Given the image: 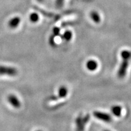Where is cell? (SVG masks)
I'll return each instance as SVG.
<instances>
[{
	"label": "cell",
	"instance_id": "cell-1",
	"mask_svg": "<svg viewBox=\"0 0 131 131\" xmlns=\"http://www.w3.org/2000/svg\"><path fill=\"white\" fill-rule=\"evenodd\" d=\"M90 119V115L87 114L84 116L79 115L75 119L76 131H84L86 124Z\"/></svg>",
	"mask_w": 131,
	"mask_h": 131
},
{
	"label": "cell",
	"instance_id": "cell-2",
	"mask_svg": "<svg viewBox=\"0 0 131 131\" xmlns=\"http://www.w3.org/2000/svg\"><path fill=\"white\" fill-rule=\"evenodd\" d=\"M18 74V70L14 67L0 66V75L15 77Z\"/></svg>",
	"mask_w": 131,
	"mask_h": 131
},
{
	"label": "cell",
	"instance_id": "cell-3",
	"mask_svg": "<svg viewBox=\"0 0 131 131\" xmlns=\"http://www.w3.org/2000/svg\"><path fill=\"white\" fill-rule=\"evenodd\" d=\"M94 117L97 118L100 120L103 121L105 123H111L112 120V118L111 116L107 113L100 112V111H94L93 112Z\"/></svg>",
	"mask_w": 131,
	"mask_h": 131
},
{
	"label": "cell",
	"instance_id": "cell-4",
	"mask_svg": "<svg viewBox=\"0 0 131 131\" xmlns=\"http://www.w3.org/2000/svg\"><path fill=\"white\" fill-rule=\"evenodd\" d=\"M129 66V60H123V61L119 66L118 70V77L119 78H123L126 75L127 69Z\"/></svg>",
	"mask_w": 131,
	"mask_h": 131
},
{
	"label": "cell",
	"instance_id": "cell-5",
	"mask_svg": "<svg viewBox=\"0 0 131 131\" xmlns=\"http://www.w3.org/2000/svg\"><path fill=\"white\" fill-rule=\"evenodd\" d=\"M68 88L64 86H62L59 88L58 95L51 96L50 97V100L52 101H55V100H57L60 99V98H64L68 95Z\"/></svg>",
	"mask_w": 131,
	"mask_h": 131
},
{
	"label": "cell",
	"instance_id": "cell-6",
	"mask_svg": "<svg viewBox=\"0 0 131 131\" xmlns=\"http://www.w3.org/2000/svg\"><path fill=\"white\" fill-rule=\"evenodd\" d=\"M7 100L8 102L14 108H15V109H19V108H20L21 106L20 101L19 100L18 98L16 97L15 95L10 94L9 95H8Z\"/></svg>",
	"mask_w": 131,
	"mask_h": 131
},
{
	"label": "cell",
	"instance_id": "cell-7",
	"mask_svg": "<svg viewBox=\"0 0 131 131\" xmlns=\"http://www.w3.org/2000/svg\"><path fill=\"white\" fill-rule=\"evenodd\" d=\"M98 66V64L95 60H89L86 62V67L87 69L89 71H95L97 69Z\"/></svg>",
	"mask_w": 131,
	"mask_h": 131
},
{
	"label": "cell",
	"instance_id": "cell-8",
	"mask_svg": "<svg viewBox=\"0 0 131 131\" xmlns=\"http://www.w3.org/2000/svg\"><path fill=\"white\" fill-rule=\"evenodd\" d=\"M21 22L20 18L18 16H15V17L11 18L8 22V26L10 28L15 29L19 26Z\"/></svg>",
	"mask_w": 131,
	"mask_h": 131
},
{
	"label": "cell",
	"instance_id": "cell-9",
	"mask_svg": "<svg viewBox=\"0 0 131 131\" xmlns=\"http://www.w3.org/2000/svg\"><path fill=\"white\" fill-rule=\"evenodd\" d=\"M111 112L114 116L117 117H119L122 115V106L119 105H114L111 107Z\"/></svg>",
	"mask_w": 131,
	"mask_h": 131
},
{
	"label": "cell",
	"instance_id": "cell-10",
	"mask_svg": "<svg viewBox=\"0 0 131 131\" xmlns=\"http://www.w3.org/2000/svg\"><path fill=\"white\" fill-rule=\"evenodd\" d=\"M121 57L123 60H129L131 58V52L127 50H124L121 52Z\"/></svg>",
	"mask_w": 131,
	"mask_h": 131
},
{
	"label": "cell",
	"instance_id": "cell-11",
	"mask_svg": "<svg viewBox=\"0 0 131 131\" xmlns=\"http://www.w3.org/2000/svg\"><path fill=\"white\" fill-rule=\"evenodd\" d=\"M72 37V34L69 30L66 31L62 35L63 40L66 41H69L71 40Z\"/></svg>",
	"mask_w": 131,
	"mask_h": 131
},
{
	"label": "cell",
	"instance_id": "cell-12",
	"mask_svg": "<svg viewBox=\"0 0 131 131\" xmlns=\"http://www.w3.org/2000/svg\"><path fill=\"white\" fill-rule=\"evenodd\" d=\"M91 17L92 19H93V21L95 23H100V16L99 14H98L96 12H92L91 13Z\"/></svg>",
	"mask_w": 131,
	"mask_h": 131
},
{
	"label": "cell",
	"instance_id": "cell-13",
	"mask_svg": "<svg viewBox=\"0 0 131 131\" xmlns=\"http://www.w3.org/2000/svg\"><path fill=\"white\" fill-rule=\"evenodd\" d=\"M39 18H40V16H39L38 14L35 12L32 13L29 16V19H30V21L32 23L38 22L39 21Z\"/></svg>",
	"mask_w": 131,
	"mask_h": 131
},
{
	"label": "cell",
	"instance_id": "cell-14",
	"mask_svg": "<svg viewBox=\"0 0 131 131\" xmlns=\"http://www.w3.org/2000/svg\"><path fill=\"white\" fill-rule=\"evenodd\" d=\"M49 43L50 44V45L52 47H55L56 46V42H55V36L53 35H51L49 38Z\"/></svg>",
	"mask_w": 131,
	"mask_h": 131
},
{
	"label": "cell",
	"instance_id": "cell-15",
	"mask_svg": "<svg viewBox=\"0 0 131 131\" xmlns=\"http://www.w3.org/2000/svg\"><path fill=\"white\" fill-rule=\"evenodd\" d=\"M60 29L58 27H54L53 29V35L56 37V36H58L60 35Z\"/></svg>",
	"mask_w": 131,
	"mask_h": 131
},
{
	"label": "cell",
	"instance_id": "cell-16",
	"mask_svg": "<svg viewBox=\"0 0 131 131\" xmlns=\"http://www.w3.org/2000/svg\"><path fill=\"white\" fill-rule=\"evenodd\" d=\"M64 0H57L56 1V4L57 6V7H60L63 6V3Z\"/></svg>",
	"mask_w": 131,
	"mask_h": 131
},
{
	"label": "cell",
	"instance_id": "cell-17",
	"mask_svg": "<svg viewBox=\"0 0 131 131\" xmlns=\"http://www.w3.org/2000/svg\"><path fill=\"white\" fill-rule=\"evenodd\" d=\"M37 1L39 3H42V2H43L44 0H37Z\"/></svg>",
	"mask_w": 131,
	"mask_h": 131
},
{
	"label": "cell",
	"instance_id": "cell-18",
	"mask_svg": "<svg viewBox=\"0 0 131 131\" xmlns=\"http://www.w3.org/2000/svg\"><path fill=\"white\" fill-rule=\"evenodd\" d=\"M104 131H111V130H104Z\"/></svg>",
	"mask_w": 131,
	"mask_h": 131
},
{
	"label": "cell",
	"instance_id": "cell-19",
	"mask_svg": "<svg viewBox=\"0 0 131 131\" xmlns=\"http://www.w3.org/2000/svg\"><path fill=\"white\" fill-rule=\"evenodd\" d=\"M36 131H42L41 130H36Z\"/></svg>",
	"mask_w": 131,
	"mask_h": 131
}]
</instances>
